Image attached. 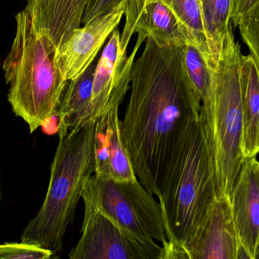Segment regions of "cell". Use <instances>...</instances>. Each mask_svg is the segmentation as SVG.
Segmentation results:
<instances>
[{
    "label": "cell",
    "instance_id": "cell-17",
    "mask_svg": "<svg viewBox=\"0 0 259 259\" xmlns=\"http://www.w3.org/2000/svg\"><path fill=\"white\" fill-rule=\"evenodd\" d=\"M98 120L102 122L104 128L112 179L117 182L136 180L137 176L121 137L119 107L113 108Z\"/></svg>",
    "mask_w": 259,
    "mask_h": 259
},
{
    "label": "cell",
    "instance_id": "cell-20",
    "mask_svg": "<svg viewBox=\"0 0 259 259\" xmlns=\"http://www.w3.org/2000/svg\"><path fill=\"white\" fill-rule=\"evenodd\" d=\"M237 28L259 71V6L240 22Z\"/></svg>",
    "mask_w": 259,
    "mask_h": 259
},
{
    "label": "cell",
    "instance_id": "cell-2",
    "mask_svg": "<svg viewBox=\"0 0 259 259\" xmlns=\"http://www.w3.org/2000/svg\"><path fill=\"white\" fill-rule=\"evenodd\" d=\"M218 197L211 147L201 116L189 122L169 158L158 187L167 243L163 258H187Z\"/></svg>",
    "mask_w": 259,
    "mask_h": 259
},
{
    "label": "cell",
    "instance_id": "cell-15",
    "mask_svg": "<svg viewBox=\"0 0 259 259\" xmlns=\"http://www.w3.org/2000/svg\"><path fill=\"white\" fill-rule=\"evenodd\" d=\"M96 64L69 81L64 91L56 117L59 119L58 132L80 129L91 123V104Z\"/></svg>",
    "mask_w": 259,
    "mask_h": 259
},
{
    "label": "cell",
    "instance_id": "cell-9",
    "mask_svg": "<svg viewBox=\"0 0 259 259\" xmlns=\"http://www.w3.org/2000/svg\"><path fill=\"white\" fill-rule=\"evenodd\" d=\"M124 1L112 12L80 26L56 50L55 64L67 82L76 79L94 63L108 38L124 16Z\"/></svg>",
    "mask_w": 259,
    "mask_h": 259
},
{
    "label": "cell",
    "instance_id": "cell-26",
    "mask_svg": "<svg viewBox=\"0 0 259 259\" xmlns=\"http://www.w3.org/2000/svg\"><path fill=\"white\" fill-rule=\"evenodd\" d=\"M0 1H1V0H0Z\"/></svg>",
    "mask_w": 259,
    "mask_h": 259
},
{
    "label": "cell",
    "instance_id": "cell-5",
    "mask_svg": "<svg viewBox=\"0 0 259 259\" xmlns=\"http://www.w3.org/2000/svg\"><path fill=\"white\" fill-rule=\"evenodd\" d=\"M15 38L3 69L12 111L33 133L56 117L68 82L58 70L54 52L25 9L15 15Z\"/></svg>",
    "mask_w": 259,
    "mask_h": 259
},
{
    "label": "cell",
    "instance_id": "cell-23",
    "mask_svg": "<svg viewBox=\"0 0 259 259\" xmlns=\"http://www.w3.org/2000/svg\"><path fill=\"white\" fill-rule=\"evenodd\" d=\"M259 6V0H233L231 24L237 28L242 21Z\"/></svg>",
    "mask_w": 259,
    "mask_h": 259
},
{
    "label": "cell",
    "instance_id": "cell-18",
    "mask_svg": "<svg viewBox=\"0 0 259 259\" xmlns=\"http://www.w3.org/2000/svg\"><path fill=\"white\" fill-rule=\"evenodd\" d=\"M205 28L214 63L231 27L233 0H201Z\"/></svg>",
    "mask_w": 259,
    "mask_h": 259
},
{
    "label": "cell",
    "instance_id": "cell-16",
    "mask_svg": "<svg viewBox=\"0 0 259 259\" xmlns=\"http://www.w3.org/2000/svg\"><path fill=\"white\" fill-rule=\"evenodd\" d=\"M165 5L187 33L190 45L199 50L208 67L214 64L201 0H156Z\"/></svg>",
    "mask_w": 259,
    "mask_h": 259
},
{
    "label": "cell",
    "instance_id": "cell-24",
    "mask_svg": "<svg viewBox=\"0 0 259 259\" xmlns=\"http://www.w3.org/2000/svg\"><path fill=\"white\" fill-rule=\"evenodd\" d=\"M257 258H259V249H258V253H257L256 258H255V259H257Z\"/></svg>",
    "mask_w": 259,
    "mask_h": 259
},
{
    "label": "cell",
    "instance_id": "cell-13",
    "mask_svg": "<svg viewBox=\"0 0 259 259\" xmlns=\"http://www.w3.org/2000/svg\"><path fill=\"white\" fill-rule=\"evenodd\" d=\"M90 0H28V12L38 33L56 52L81 26Z\"/></svg>",
    "mask_w": 259,
    "mask_h": 259
},
{
    "label": "cell",
    "instance_id": "cell-8",
    "mask_svg": "<svg viewBox=\"0 0 259 259\" xmlns=\"http://www.w3.org/2000/svg\"><path fill=\"white\" fill-rule=\"evenodd\" d=\"M121 32L117 27L96 65L91 104V123L115 107H119L131 88V75L137 54L145 39L137 35L135 45L127 56L120 47Z\"/></svg>",
    "mask_w": 259,
    "mask_h": 259
},
{
    "label": "cell",
    "instance_id": "cell-4",
    "mask_svg": "<svg viewBox=\"0 0 259 259\" xmlns=\"http://www.w3.org/2000/svg\"><path fill=\"white\" fill-rule=\"evenodd\" d=\"M96 123L59 133V144L50 169V184L42 206L27 224L21 242L55 254L63 246L85 181L95 172Z\"/></svg>",
    "mask_w": 259,
    "mask_h": 259
},
{
    "label": "cell",
    "instance_id": "cell-22",
    "mask_svg": "<svg viewBox=\"0 0 259 259\" xmlns=\"http://www.w3.org/2000/svg\"><path fill=\"white\" fill-rule=\"evenodd\" d=\"M123 0H90L82 18L81 25L112 12Z\"/></svg>",
    "mask_w": 259,
    "mask_h": 259
},
{
    "label": "cell",
    "instance_id": "cell-12",
    "mask_svg": "<svg viewBox=\"0 0 259 259\" xmlns=\"http://www.w3.org/2000/svg\"><path fill=\"white\" fill-rule=\"evenodd\" d=\"M189 259H243L230 196H219L209 214L186 249Z\"/></svg>",
    "mask_w": 259,
    "mask_h": 259
},
{
    "label": "cell",
    "instance_id": "cell-6",
    "mask_svg": "<svg viewBox=\"0 0 259 259\" xmlns=\"http://www.w3.org/2000/svg\"><path fill=\"white\" fill-rule=\"evenodd\" d=\"M80 197L137 240L146 243L156 240L161 246L167 243L159 202L138 179L117 182L92 175L85 181Z\"/></svg>",
    "mask_w": 259,
    "mask_h": 259
},
{
    "label": "cell",
    "instance_id": "cell-10",
    "mask_svg": "<svg viewBox=\"0 0 259 259\" xmlns=\"http://www.w3.org/2000/svg\"><path fill=\"white\" fill-rule=\"evenodd\" d=\"M124 28L120 47L127 52L135 33L145 40L151 38L160 47L190 45L187 33L170 9L156 0H123Z\"/></svg>",
    "mask_w": 259,
    "mask_h": 259
},
{
    "label": "cell",
    "instance_id": "cell-3",
    "mask_svg": "<svg viewBox=\"0 0 259 259\" xmlns=\"http://www.w3.org/2000/svg\"><path fill=\"white\" fill-rule=\"evenodd\" d=\"M241 46L233 26L210 66L211 84L200 116L211 147L218 196H230L243 165V118L240 90Z\"/></svg>",
    "mask_w": 259,
    "mask_h": 259
},
{
    "label": "cell",
    "instance_id": "cell-1",
    "mask_svg": "<svg viewBox=\"0 0 259 259\" xmlns=\"http://www.w3.org/2000/svg\"><path fill=\"white\" fill-rule=\"evenodd\" d=\"M136 58L121 134L137 179L157 196L169 158L201 102L186 71L183 47H160L147 38Z\"/></svg>",
    "mask_w": 259,
    "mask_h": 259
},
{
    "label": "cell",
    "instance_id": "cell-7",
    "mask_svg": "<svg viewBox=\"0 0 259 259\" xmlns=\"http://www.w3.org/2000/svg\"><path fill=\"white\" fill-rule=\"evenodd\" d=\"M83 202L81 237L70 252V258L161 259V246L137 240L91 204Z\"/></svg>",
    "mask_w": 259,
    "mask_h": 259
},
{
    "label": "cell",
    "instance_id": "cell-25",
    "mask_svg": "<svg viewBox=\"0 0 259 259\" xmlns=\"http://www.w3.org/2000/svg\"><path fill=\"white\" fill-rule=\"evenodd\" d=\"M0 194H1V193H0Z\"/></svg>",
    "mask_w": 259,
    "mask_h": 259
},
{
    "label": "cell",
    "instance_id": "cell-11",
    "mask_svg": "<svg viewBox=\"0 0 259 259\" xmlns=\"http://www.w3.org/2000/svg\"><path fill=\"white\" fill-rule=\"evenodd\" d=\"M243 259H255L259 249V160L246 158L230 195Z\"/></svg>",
    "mask_w": 259,
    "mask_h": 259
},
{
    "label": "cell",
    "instance_id": "cell-21",
    "mask_svg": "<svg viewBox=\"0 0 259 259\" xmlns=\"http://www.w3.org/2000/svg\"><path fill=\"white\" fill-rule=\"evenodd\" d=\"M54 255L49 249L22 242L0 244V259H49Z\"/></svg>",
    "mask_w": 259,
    "mask_h": 259
},
{
    "label": "cell",
    "instance_id": "cell-14",
    "mask_svg": "<svg viewBox=\"0 0 259 259\" xmlns=\"http://www.w3.org/2000/svg\"><path fill=\"white\" fill-rule=\"evenodd\" d=\"M240 90L243 118L244 158L259 155V71L250 55L243 54L240 64Z\"/></svg>",
    "mask_w": 259,
    "mask_h": 259
},
{
    "label": "cell",
    "instance_id": "cell-19",
    "mask_svg": "<svg viewBox=\"0 0 259 259\" xmlns=\"http://www.w3.org/2000/svg\"><path fill=\"white\" fill-rule=\"evenodd\" d=\"M184 66L190 83L201 104L208 96L211 74L208 65L199 50L191 45L183 47Z\"/></svg>",
    "mask_w": 259,
    "mask_h": 259
}]
</instances>
